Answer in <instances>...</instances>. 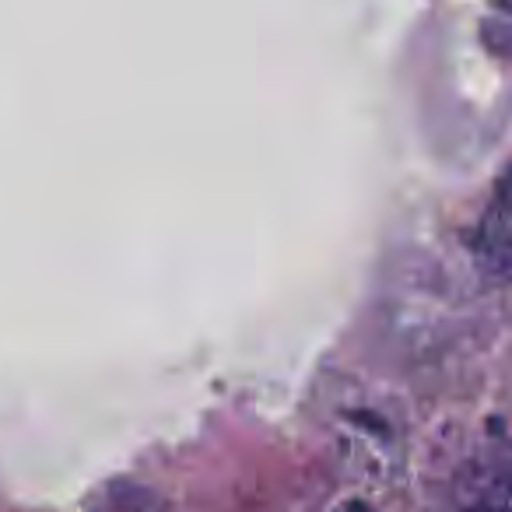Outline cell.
Segmentation results:
<instances>
[{
  "mask_svg": "<svg viewBox=\"0 0 512 512\" xmlns=\"http://www.w3.org/2000/svg\"><path fill=\"white\" fill-rule=\"evenodd\" d=\"M495 4H498V8L505 11V15H512V0H495Z\"/></svg>",
  "mask_w": 512,
  "mask_h": 512,
  "instance_id": "cell-4",
  "label": "cell"
},
{
  "mask_svg": "<svg viewBox=\"0 0 512 512\" xmlns=\"http://www.w3.org/2000/svg\"><path fill=\"white\" fill-rule=\"evenodd\" d=\"M337 512H372L369 505H362V502H351V505H344V509H337Z\"/></svg>",
  "mask_w": 512,
  "mask_h": 512,
  "instance_id": "cell-3",
  "label": "cell"
},
{
  "mask_svg": "<svg viewBox=\"0 0 512 512\" xmlns=\"http://www.w3.org/2000/svg\"><path fill=\"white\" fill-rule=\"evenodd\" d=\"M484 253L498 267H512V176L505 179L488 218H484Z\"/></svg>",
  "mask_w": 512,
  "mask_h": 512,
  "instance_id": "cell-2",
  "label": "cell"
},
{
  "mask_svg": "<svg viewBox=\"0 0 512 512\" xmlns=\"http://www.w3.org/2000/svg\"><path fill=\"white\" fill-rule=\"evenodd\" d=\"M449 512H512V442L467 463L453 488Z\"/></svg>",
  "mask_w": 512,
  "mask_h": 512,
  "instance_id": "cell-1",
  "label": "cell"
}]
</instances>
